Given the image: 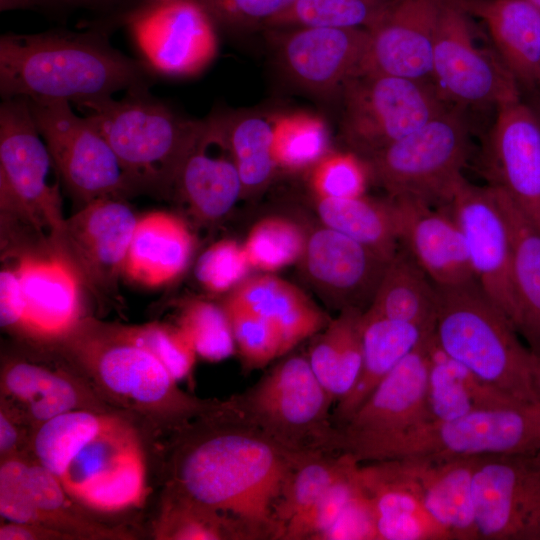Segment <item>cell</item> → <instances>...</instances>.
<instances>
[{
	"mask_svg": "<svg viewBox=\"0 0 540 540\" xmlns=\"http://www.w3.org/2000/svg\"><path fill=\"white\" fill-rule=\"evenodd\" d=\"M54 350L110 406L137 419L154 438L172 435L224 404L182 390L166 366L125 337L117 323L86 317Z\"/></svg>",
	"mask_w": 540,
	"mask_h": 540,
	"instance_id": "obj_3",
	"label": "cell"
},
{
	"mask_svg": "<svg viewBox=\"0 0 540 540\" xmlns=\"http://www.w3.org/2000/svg\"><path fill=\"white\" fill-rule=\"evenodd\" d=\"M534 455H535V458H536V460H537V462H538V464L540 466V449L537 452H535Z\"/></svg>",
	"mask_w": 540,
	"mask_h": 540,
	"instance_id": "obj_59",
	"label": "cell"
},
{
	"mask_svg": "<svg viewBox=\"0 0 540 540\" xmlns=\"http://www.w3.org/2000/svg\"><path fill=\"white\" fill-rule=\"evenodd\" d=\"M250 267L243 245L224 239L212 244L200 255L195 276L205 289L222 293L234 289L243 281Z\"/></svg>",
	"mask_w": 540,
	"mask_h": 540,
	"instance_id": "obj_51",
	"label": "cell"
},
{
	"mask_svg": "<svg viewBox=\"0 0 540 540\" xmlns=\"http://www.w3.org/2000/svg\"><path fill=\"white\" fill-rule=\"evenodd\" d=\"M154 1H158V0H154Z\"/></svg>",
	"mask_w": 540,
	"mask_h": 540,
	"instance_id": "obj_61",
	"label": "cell"
},
{
	"mask_svg": "<svg viewBox=\"0 0 540 540\" xmlns=\"http://www.w3.org/2000/svg\"><path fill=\"white\" fill-rule=\"evenodd\" d=\"M472 494L479 540H540V466L534 453L476 457Z\"/></svg>",
	"mask_w": 540,
	"mask_h": 540,
	"instance_id": "obj_15",
	"label": "cell"
},
{
	"mask_svg": "<svg viewBox=\"0 0 540 540\" xmlns=\"http://www.w3.org/2000/svg\"><path fill=\"white\" fill-rule=\"evenodd\" d=\"M165 484L239 521L255 539H279L275 509L298 460L295 451L246 423L229 400L171 435Z\"/></svg>",
	"mask_w": 540,
	"mask_h": 540,
	"instance_id": "obj_1",
	"label": "cell"
},
{
	"mask_svg": "<svg viewBox=\"0 0 540 540\" xmlns=\"http://www.w3.org/2000/svg\"><path fill=\"white\" fill-rule=\"evenodd\" d=\"M429 335L380 381L348 421L335 425L334 453H345L427 422Z\"/></svg>",
	"mask_w": 540,
	"mask_h": 540,
	"instance_id": "obj_19",
	"label": "cell"
},
{
	"mask_svg": "<svg viewBox=\"0 0 540 540\" xmlns=\"http://www.w3.org/2000/svg\"><path fill=\"white\" fill-rule=\"evenodd\" d=\"M445 207L462 231L478 285L515 327L511 239L491 186L464 179Z\"/></svg>",
	"mask_w": 540,
	"mask_h": 540,
	"instance_id": "obj_18",
	"label": "cell"
},
{
	"mask_svg": "<svg viewBox=\"0 0 540 540\" xmlns=\"http://www.w3.org/2000/svg\"><path fill=\"white\" fill-rule=\"evenodd\" d=\"M360 462L343 472L324 492L317 503L296 523L286 529L283 540H319L336 521L343 509L360 490Z\"/></svg>",
	"mask_w": 540,
	"mask_h": 540,
	"instance_id": "obj_49",
	"label": "cell"
},
{
	"mask_svg": "<svg viewBox=\"0 0 540 540\" xmlns=\"http://www.w3.org/2000/svg\"><path fill=\"white\" fill-rule=\"evenodd\" d=\"M485 173L540 231V120L521 100L497 108Z\"/></svg>",
	"mask_w": 540,
	"mask_h": 540,
	"instance_id": "obj_24",
	"label": "cell"
},
{
	"mask_svg": "<svg viewBox=\"0 0 540 540\" xmlns=\"http://www.w3.org/2000/svg\"><path fill=\"white\" fill-rule=\"evenodd\" d=\"M176 325L192 344L197 356L220 362L231 357L236 344L223 306L206 300H191L180 311Z\"/></svg>",
	"mask_w": 540,
	"mask_h": 540,
	"instance_id": "obj_45",
	"label": "cell"
},
{
	"mask_svg": "<svg viewBox=\"0 0 540 540\" xmlns=\"http://www.w3.org/2000/svg\"><path fill=\"white\" fill-rule=\"evenodd\" d=\"M489 185V184H488ZM491 186L508 226L512 246L515 327L540 358V231L500 188Z\"/></svg>",
	"mask_w": 540,
	"mask_h": 540,
	"instance_id": "obj_33",
	"label": "cell"
},
{
	"mask_svg": "<svg viewBox=\"0 0 540 540\" xmlns=\"http://www.w3.org/2000/svg\"><path fill=\"white\" fill-rule=\"evenodd\" d=\"M469 128L463 110L448 106L423 126L368 159L372 180L390 198H411L446 206L469 156Z\"/></svg>",
	"mask_w": 540,
	"mask_h": 540,
	"instance_id": "obj_11",
	"label": "cell"
},
{
	"mask_svg": "<svg viewBox=\"0 0 540 540\" xmlns=\"http://www.w3.org/2000/svg\"><path fill=\"white\" fill-rule=\"evenodd\" d=\"M359 462L347 453L309 451L294 466L275 509L279 539L301 519L326 489L351 465Z\"/></svg>",
	"mask_w": 540,
	"mask_h": 540,
	"instance_id": "obj_41",
	"label": "cell"
},
{
	"mask_svg": "<svg viewBox=\"0 0 540 540\" xmlns=\"http://www.w3.org/2000/svg\"><path fill=\"white\" fill-rule=\"evenodd\" d=\"M329 151L330 133L322 117L304 111L278 113L272 142L277 167L313 168Z\"/></svg>",
	"mask_w": 540,
	"mask_h": 540,
	"instance_id": "obj_42",
	"label": "cell"
},
{
	"mask_svg": "<svg viewBox=\"0 0 540 540\" xmlns=\"http://www.w3.org/2000/svg\"><path fill=\"white\" fill-rule=\"evenodd\" d=\"M436 305V284L400 246L365 312L434 328Z\"/></svg>",
	"mask_w": 540,
	"mask_h": 540,
	"instance_id": "obj_35",
	"label": "cell"
},
{
	"mask_svg": "<svg viewBox=\"0 0 540 540\" xmlns=\"http://www.w3.org/2000/svg\"><path fill=\"white\" fill-rule=\"evenodd\" d=\"M222 306L230 321L244 371L262 368L283 356L280 332L271 321L227 299Z\"/></svg>",
	"mask_w": 540,
	"mask_h": 540,
	"instance_id": "obj_46",
	"label": "cell"
},
{
	"mask_svg": "<svg viewBox=\"0 0 540 540\" xmlns=\"http://www.w3.org/2000/svg\"><path fill=\"white\" fill-rule=\"evenodd\" d=\"M341 135L364 159L414 132L447 105L431 82L359 72L340 92Z\"/></svg>",
	"mask_w": 540,
	"mask_h": 540,
	"instance_id": "obj_12",
	"label": "cell"
},
{
	"mask_svg": "<svg viewBox=\"0 0 540 540\" xmlns=\"http://www.w3.org/2000/svg\"><path fill=\"white\" fill-rule=\"evenodd\" d=\"M540 449V404L513 401L445 421L425 422L400 434L348 450L360 463L397 459L474 458L532 454Z\"/></svg>",
	"mask_w": 540,
	"mask_h": 540,
	"instance_id": "obj_7",
	"label": "cell"
},
{
	"mask_svg": "<svg viewBox=\"0 0 540 540\" xmlns=\"http://www.w3.org/2000/svg\"><path fill=\"white\" fill-rule=\"evenodd\" d=\"M61 180L84 204L134 191L118 157L102 133L66 101H28Z\"/></svg>",
	"mask_w": 540,
	"mask_h": 540,
	"instance_id": "obj_13",
	"label": "cell"
},
{
	"mask_svg": "<svg viewBox=\"0 0 540 540\" xmlns=\"http://www.w3.org/2000/svg\"><path fill=\"white\" fill-rule=\"evenodd\" d=\"M358 474L373 503L378 540H450L399 460L361 463Z\"/></svg>",
	"mask_w": 540,
	"mask_h": 540,
	"instance_id": "obj_27",
	"label": "cell"
},
{
	"mask_svg": "<svg viewBox=\"0 0 540 540\" xmlns=\"http://www.w3.org/2000/svg\"><path fill=\"white\" fill-rule=\"evenodd\" d=\"M58 354V360L20 354L5 355L1 360L0 399L18 409L34 430L71 411L115 409Z\"/></svg>",
	"mask_w": 540,
	"mask_h": 540,
	"instance_id": "obj_20",
	"label": "cell"
},
{
	"mask_svg": "<svg viewBox=\"0 0 540 540\" xmlns=\"http://www.w3.org/2000/svg\"><path fill=\"white\" fill-rule=\"evenodd\" d=\"M138 218L123 198L91 201L66 219L61 251L85 286L96 293L115 287Z\"/></svg>",
	"mask_w": 540,
	"mask_h": 540,
	"instance_id": "obj_23",
	"label": "cell"
},
{
	"mask_svg": "<svg viewBox=\"0 0 540 540\" xmlns=\"http://www.w3.org/2000/svg\"><path fill=\"white\" fill-rule=\"evenodd\" d=\"M153 439L124 411L75 410L37 427L30 454L77 504L100 519L144 506Z\"/></svg>",
	"mask_w": 540,
	"mask_h": 540,
	"instance_id": "obj_2",
	"label": "cell"
},
{
	"mask_svg": "<svg viewBox=\"0 0 540 540\" xmlns=\"http://www.w3.org/2000/svg\"><path fill=\"white\" fill-rule=\"evenodd\" d=\"M319 540H378L373 503L362 485Z\"/></svg>",
	"mask_w": 540,
	"mask_h": 540,
	"instance_id": "obj_53",
	"label": "cell"
},
{
	"mask_svg": "<svg viewBox=\"0 0 540 540\" xmlns=\"http://www.w3.org/2000/svg\"><path fill=\"white\" fill-rule=\"evenodd\" d=\"M433 335L448 355L488 385L514 400L539 403L537 357L477 281L437 286Z\"/></svg>",
	"mask_w": 540,
	"mask_h": 540,
	"instance_id": "obj_5",
	"label": "cell"
},
{
	"mask_svg": "<svg viewBox=\"0 0 540 540\" xmlns=\"http://www.w3.org/2000/svg\"><path fill=\"white\" fill-rule=\"evenodd\" d=\"M171 191L206 222L221 219L242 196L223 114L197 120Z\"/></svg>",
	"mask_w": 540,
	"mask_h": 540,
	"instance_id": "obj_25",
	"label": "cell"
},
{
	"mask_svg": "<svg viewBox=\"0 0 540 540\" xmlns=\"http://www.w3.org/2000/svg\"><path fill=\"white\" fill-rule=\"evenodd\" d=\"M444 0H389L366 28L361 72L431 82L433 50Z\"/></svg>",
	"mask_w": 540,
	"mask_h": 540,
	"instance_id": "obj_22",
	"label": "cell"
},
{
	"mask_svg": "<svg viewBox=\"0 0 540 540\" xmlns=\"http://www.w3.org/2000/svg\"><path fill=\"white\" fill-rule=\"evenodd\" d=\"M150 535L156 540H253L236 519L168 486H164Z\"/></svg>",
	"mask_w": 540,
	"mask_h": 540,
	"instance_id": "obj_40",
	"label": "cell"
},
{
	"mask_svg": "<svg viewBox=\"0 0 540 540\" xmlns=\"http://www.w3.org/2000/svg\"><path fill=\"white\" fill-rule=\"evenodd\" d=\"M538 108H539L538 110H536V109H534V110H535V112L537 113V115H538V117H539V120H540V104H539V107H538Z\"/></svg>",
	"mask_w": 540,
	"mask_h": 540,
	"instance_id": "obj_60",
	"label": "cell"
},
{
	"mask_svg": "<svg viewBox=\"0 0 540 540\" xmlns=\"http://www.w3.org/2000/svg\"><path fill=\"white\" fill-rule=\"evenodd\" d=\"M29 480L41 524L61 531L71 540H134L138 535L124 525H108L77 504L56 477L30 454Z\"/></svg>",
	"mask_w": 540,
	"mask_h": 540,
	"instance_id": "obj_38",
	"label": "cell"
},
{
	"mask_svg": "<svg viewBox=\"0 0 540 540\" xmlns=\"http://www.w3.org/2000/svg\"><path fill=\"white\" fill-rule=\"evenodd\" d=\"M486 24L497 55L519 88L536 91L540 73V10L527 0H449Z\"/></svg>",
	"mask_w": 540,
	"mask_h": 540,
	"instance_id": "obj_29",
	"label": "cell"
},
{
	"mask_svg": "<svg viewBox=\"0 0 540 540\" xmlns=\"http://www.w3.org/2000/svg\"><path fill=\"white\" fill-rule=\"evenodd\" d=\"M226 299L271 321L280 332L283 355L330 321L299 288L272 275L246 277Z\"/></svg>",
	"mask_w": 540,
	"mask_h": 540,
	"instance_id": "obj_32",
	"label": "cell"
},
{
	"mask_svg": "<svg viewBox=\"0 0 540 540\" xmlns=\"http://www.w3.org/2000/svg\"><path fill=\"white\" fill-rule=\"evenodd\" d=\"M228 400L237 416L283 446L333 453L336 426L330 407L334 401L308 357L284 358L251 388Z\"/></svg>",
	"mask_w": 540,
	"mask_h": 540,
	"instance_id": "obj_10",
	"label": "cell"
},
{
	"mask_svg": "<svg viewBox=\"0 0 540 540\" xmlns=\"http://www.w3.org/2000/svg\"><path fill=\"white\" fill-rule=\"evenodd\" d=\"M30 454L0 459V516L4 521L41 524L29 480Z\"/></svg>",
	"mask_w": 540,
	"mask_h": 540,
	"instance_id": "obj_50",
	"label": "cell"
},
{
	"mask_svg": "<svg viewBox=\"0 0 540 540\" xmlns=\"http://www.w3.org/2000/svg\"><path fill=\"white\" fill-rule=\"evenodd\" d=\"M192 247L181 218L165 211L147 213L137 220L123 274L144 286H161L184 271Z\"/></svg>",
	"mask_w": 540,
	"mask_h": 540,
	"instance_id": "obj_31",
	"label": "cell"
},
{
	"mask_svg": "<svg viewBox=\"0 0 540 540\" xmlns=\"http://www.w3.org/2000/svg\"><path fill=\"white\" fill-rule=\"evenodd\" d=\"M427 356V422L450 420L477 409L517 401L448 355L433 332L427 340Z\"/></svg>",
	"mask_w": 540,
	"mask_h": 540,
	"instance_id": "obj_34",
	"label": "cell"
},
{
	"mask_svg": "<svg viewBox=\"0 0 540 540\" xmlns=\"http://www.w3.org/2000/svg\"><path fill=\"white\" fill-rule=\"evenodd\" d=\"M307 236L294 222L282 217H267L256 223L243 245L251 267L275 271L302 257Z\"/></svg>",
	"mask_w": 540,
	"mask_h": 540,
	"instance_id": "obj_44",
	"label": "cell"
},
{
	"mask_svg": "<svg viewBox=\"0 0 540 540\" xmlns=\"http://www.w3.org/2000/svg\"><path fill=\"white\" fill-rule=\"evenodd\" d=\"M60 174L33 119L27 100H3L0 107V201L14 218L61 249L66 218Z\"/></svg>",
	"mask_w": 540,
	"mask_h": 540,
	"instance_id": "obj_9",
	"label": "cell"
},
{
	"mask_svg": "<svg viewBox=\"0 0 540 540\" xmlns=\"http://www.w3.org/2000/svg\"><path fill=\"white\" fill-rule=\"evenodd\" d=\"M105 137L134 190L170 192L197 120L177 115L147 86L76 104Z\"/></svg>",
	"mask_w": 540,
	"mask_h": 540,
	"instance_id": "obj_6",
	"label": "cell"
},
{
	"mask_svg": "<svg viewBox=\"0 0 540 540\" xmlns=\"http://www.w3.org/2000/svg\"><path fill=\"white\" fill-rule=\"evenodd\" d=\"M0 540H71L65 533L40 524L4 521Z\"/></svg>",
	"mask_w": 540,
	"mask_h": 540,
	"instance_id": "obj_55",
	"label": "cell"
},
{
	"mask_svg": "<svg viewBox=\"0 0 540 540\" xmlns=\"http://www.w3.org/2000/svg\"><path fill=\"white\" fill-rule=\"evenodd\" d=\"M88 0H0L1 10L31 8V7H52L68 6L84 3Z\"/></svg>",
	"mask_w": 540,
	"mask_h": 540,
	"instance_id": "obj_56",
	"label": "cell"
},
{
	"mask_svg": "<svg viewBox=\"0 0 540 540\" xmlns=\"http://www.w3.org/2000/svg\"><path fill=\"white\" fill-rule=\"evenodd\" d=\"M324 226L341 232L391 260L400 248L397 210L391 198H316Z\"/></svg>",
	"mask_w": 540,
	"mask_h": 540,
	"instance_id": "obj_37",
	"label": "cell"
},
{
	"mask_svg": "<svg viewBox=\"0 0 540 540\" xmlns=\"http://www.w3.org/2000/svg\"><path fill=\"white\" fill-rule=\"evenodd\" d=\"M363 312L352 308L340 311L310 348V365L334 402L352 389L361 370Z\"/></svg>",
	"mask_w": 540,
	"mask_h": 540,
	"instance_id": "obj_36",
	"label": "cell"
},
{
	"mask_svg": "<svg viewBox=\"0 0 540 540\" xmlns=\"http://www.w3.org/2000/svg\"><path fill=\"white\" fill-rule=\"evenodd\" d=\"M120 332L153 353L178 381L192 375L197 354L183 331L175 324L150 322L140 325L118 324Z\"/></svg>",
	"mask_w": 540,
	"mask_h": 540,
	"instance_id": "obj_47",
	"label": "cell"
},
{
	"mask_svg": "<svg viewBox=\"0 0 540 540\" xmlns=\"http://www.w3.org/2000/svg\"><path fill=\"white\" fill-rule=\"evenodd\" d=\"M363 359L352 389L332 414L341 426L356 412L380 381L433 331V327L394 320L363 312Z\"/></svg>",
	"mask_w": 540,
	"mask_h": 540,
	"instance_id": "obj_30",
	"label": "cell"
},
{
	"mask_svg": "<svg viewBox=\"0 0 540 540\" xmlns=\"http://www.w3.org/2000/svg\"><path fill=\"white\" fill-rule=\"evenodd\" d=\"M431 81L449 106H500L520 99V88L498 55L475 43L467 13L444 0L434 42Z\"/></svg>",
	"mask_w": 540,
	"mask_h": 540,
	"instance_id": "obj_14",
	"label": "cell"
},
{
	"mask_svg": "<svg viewBox=\"0 0 540 540\" xmlns=\"http://www.w3.org/2000/svg\"><path fill=\"white\" fill-rule=\"evenodd\" d=\"M277 115L261 110L223 114L242 184V195L262 190L275 173L277 164L272 153V142Z\"/></svg>",
	"mask_w": 540,
	"mask_h": 540,
	"instance_id": "obj_39",
	"label": "cell"
},
{
	"mask_svg": "<svg viewBox=\"0 0 540 540\" xmlns=\"http://www.w3.org/2000/svg\"><path fill=\"white\" fill-rule=\"evenodd\" d=\"M391 199L398 215L400 246L437 286L476 281L464 236L447 207L411 198Z\"/></svg>",
	"mask_w": 540,
	"mask_h": 540,
	"instance_id": "obj_26",
	"label": "cell"
},
{
	"mask_svg": "<svg viewBox=\"0 0 540 540\" xmlns=\"http://www.w3.org/2000/svg\"><path fill=\"white\" fill-rule=\"evenodd\" d=\"M214 21L197 0H158L128 19L131 35L146 62L171 77L202 72L218 49Z\"/></svg>",
	"mask_w": 540,
	"mask_h": 540,
	"instance_id": "obj_16",
	"label": "cell"
},
{
	"mask_svg": "<svg viewBox=\"0 0 540 540\" xmlns=\"http://www.w3.org/2000/svg\"><path fill=\"white\" fill-rule=\"evenodd\" d=\"M34 429L24 415L0 399V459L30 454Z\"/></svg>",
	"mask_w": 540,
	"mask_h": 540,
	"instance_id": "obj_54",
	"label": "cell"
},
{
	"mask_svg": "<svg viewBox=\"0 0 540 540\" xmlns=\"http://www.w3.org/2000/svg\"><path fill=\"white\" fill-rule=\"evenodd\" d=\"M269 30L279 68L302 90L320 96L340 94L361 72L369 38L366 28Z\"/></svg>",
	"mask_w": 540,
	"mask_h": 540,
	"instance_id": "obj_17",
	"label": "cell"
},
{
	"mask_svg": "<svg viewBox=\"0 0 540 540\" xmlns=\"http://www.w3.org/2000/svg\"><path fill=\"white\" fill-rule=\"evenodd\" d=\"M475 458L397 459L450 540H479L472 494Z\"/></svg>",
	"mask_w": 540,
	"mask_h": 540,
	"instance_id": "obj_28",
	"label": "cell"
},
{
	"mask_svg": "<svg viewBox=\"0 0 540 540\" xmlns=\"http://www.w3.org/2000/svg\"><path fill=\"white\" fill-rule=\"evenodd\" d=\"M536 92L538 93V96H539V103H540V73H539V79H538V84H537Z\"/></svg>",
	"mask_w": 540,
	"mask_h": 540,
	"instance_id": "obj_58",
	"label": "cell"
},
{
	"mask_svg": "<svg viewBox=\"0 0 540 540\" xmlns=\"http://www.w3.org/2000/svg\"><path fill=\"white\" fill-rule=\"evenodd\" d=\"M143 65L95 31L7 33L0 38L3 99L74 105L147 86Z\"/></svg>",
	"mask_w": 540,
	"mask_h": 540,
	"instance_id": "obj_4",
	"label": "cell"
},
{
	"mask_svg": "<svg viewBox=\"0 0 540 540\" xmlns=\"http://www.w3.org/2000/svg\"><path fill=\"white\" fill-rule=\"evenodd\" d=\"M311 169L310 186L315 198L363 196L372 180L367 161L351 150H331Z\"/></svg>",
	"mask_w": 540,
	"mask_h": 540,
	"instance_id": "obj_48",
	"label": "cell"
},
{
	"mask_svg": "<svg viewBox=\"0 0 540 540\" xmlns=\"http://www.w3.org/2000/svg\"><path fill=\"white\" fill-rule=\"evenodd\" d=\"M215 23L246 29L264 24L297 0H197Z\"/></svg>",
	"mask_w": 540,
	"mask_h": 540,
	"instance_id": "obj_52",
	"label": "cell"
},
{
	"mask_svg": "<svg viewBox=\"0 0 540 540\" xmlns=\"http://www.w3.org/2000/svg\"><path fill=\"white\" fill-rule=\"evenodd\" d=\"M301 270L321 299L342 311L370 306L389 259L329 227L307 236Z\"/></svg>",
	"mask_w": 540,
	"mask_h": 540,
	"instance_id": "obj_21",
	"label": "cell"
},
{
	"mask_svg": "<svg viewBox=\"0 0 540 540\" xmlns=\"http://www.w3.org/2000/svg\"><path fill=\"white\" fill-rule=\"evenodd\" d=\"M83 285L60 250L21 255L0 273L1 327L41 350L55 349L86 318Z\"/></svg>",
	"mask_w": 540,
	"mask_h": 540,
	"instance_id": "obj_8",
	"label": "cell"
},
{
	"mask_svg": "<svg viewBox=\"0 0 540 540\" xmlns=\"http://www.w3.org/2000/svg\"><path fill=\"white\" fill-rule=\"evenodd\" d=\"M535 389H536L538 401L540 403V358L537 361V366L535 370Z\"/></svg>",
	"mask_w": 540,
	"mask_h": 540,
	"instance_id": "obj_57",
	"label": "cell"
},
{
	"mask_svg": "<svg viewBox=\"0 0 540 540\" xmlns=\"http://www.w3.org/2000/svg\"><path fill=\"white\" fill-rule=\"evenodd\" d=\"M389 0H297L263 27L367 28Z\"/></svg>",
	"mask_w": 540,
	"mask_h": 540,
	"instance_id": "obj_43",
	"label": "cell"
}]
</instances>
